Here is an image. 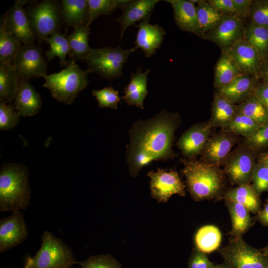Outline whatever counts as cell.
<instances>
[{
    "mask_svg": "<svg viewBox=\"0 0 268 268\" xmlns=\"http://www.w3.org/2000/svg\"><path fill=\"white\" fill-rule=\"evenodd\" d=\"M232 134L223 131L209 137L201 152V160L219 167L223 164L235 143Z\"/></svg>",
    "mask_w": 268,
    "mask_h": 268,
    "instance_id": "e0dca14e",
    "label": "cell"
},
{
    "mask_svg": "<svg viewBox=\"0 0 268 268\" xmlns=\"http://www.w3.org/2000/svg\"><path fill=\"white\" fill-rule=\"evenodd\" d=\"M254 94L261 101L268 111V85L261 83L256 87Z\"/></svg>",
    "mask_w": 268,
    "mask_h": 268,
    "instance_id": "c3c4849f",
    "label": "cell"
},
{
    "mask_svg": "<svg viewBox=\"0 0 268 268\" xmlns=\"http://www.w3.org/2000/svg\"><path fill=\"white\" fill-rule=\"evenodd\" d=\"M254 152L245 145L229 155L224 163V172L230 182L240 185L252 182L256 164Z\"/></svg>",
    "mask_w": 268,
    "mask_h": 268,
    "instance_id": "30bf717a",
    "label": "cell"
},
{
    "mask_svg": "<svg viewBox=\"0 0 268 268\" xmlns=\"http://www.w3.org/2000/svg\"><path fill=\"white\" fill-rule=\"evenodd\" d=\"M258 52L262 61L268 57V28L250 22L245 26L244 38Z\"/></svg>",
    "mask_w": 268,
    "mask_h": 268,
    "instance_id": "d6a6232c",
    "label": "cell"
},
{
    "mask_svg": "<svg viewBox=\"0 0 268 268\" xmlns=\"http://www.w3.org/2000/svg\"><path fill=\"white\" fill-rule=\"evenodd\" d=\"M76 264L70 248L61 239L45 231L34 256L26 258L22 268H71Z\"/></svg>",
    "mask_w": 268,
    "mask_h": 268,
    "instance_id": "5b68a950",
    "label": "cell"
},
{
    "mask_svg": "<svg viewBox=\"0 0 268 268\" xmlns=\"http://www.w3.org/2000/svg\"><path fill=\"white\" fill-rule=\"evenodd\" d=\"M42 51L33 44L22 45L13 63L19 79L44 78L47 75V63Z\"/></svg>",
    "mask_w": 268,
    "mask_h": 268,
    "instance_id": "9c48e42d",
    "label": "cell"
},
{
    "mask_svg": "<svg viewBox=\"0 0 268 268\" xmlns=\"http://www.w3.org/2000/svg\"><path fill=\"white\" fill-rule=\"evenodd\" d=\"M232 222V236H242L252 224L250 211L244 205L236 201L225 200Z\"/></svg>",
    "mask_w": 268,
    "mask_h": 268,
    "instance_id": "f1b7e54d",
    "label": "cell"
},
{
    "mask_svg": "<svg viewBox=\"0 0 268 268\" xmlns=\"http://www.w3.org/2000/svg\"><path fill=\"white\" fill-rule=\"evenodd\" d=\"M221 233L214 225H205L200 228L195 236L197 249L206 254L216 250L221 241Z\"/></svg>",
    "mask_w": 268,
    "mask_h": 268,
    "instance_id": "1f68e13d",
    "label": "cell"
},
{
    "mask_svg": "<svg viewBox=\"0 0 268 268\" xmlns=\"http://www.w3.org/2000/svg\"><path fill=\"white\" fill-rule=\"evenodd\" d=\"M89 34V26L81 25L74 28L73 32L67 36L70 50L68 55L72 59L84 60L92 50L88 44Z\"/></svg>",
    "mask_w": 268,
    "mask_h": 268,
    "instance_id": "83f0119b",
    "label": "cell"
},
{
    "mask_svg": "<svg viewBox=\"0 0 268 268\" xmlns=\"http://www.w3.org/2000/svg\"><path fill=\"white\" fill-rule=\"evenodd\" d=\"M159 0H130L123 8L122 14L117 20L121 27L120 39L130 26L137 21L149 18L151 12Z\"/></svg>",
    "mask_w": 268,
    "mask_h": 268,
    "instance_id": "ffe728a7",
    "label": "cell"
},
{
    "mask_svg": "<svg viewBox=\"0 0 268 268\" xmlns=\"http://www.w3.org/2000/svg\"><path fill=\"white\" fill-rule=\"evenodd\" d=\"M150 71L148 69L142 72L140 69L132 73L129 83L124 88V95L121 97L128 105L144 108V100L148 94L147 80Z\"/></svg>",
    "mask_w": 268,
    "mask_h": 268,
    "instance_id": "603a6c76",
    "label": "cell"
},
{
    "mask_svg": "<svg viewBox=\"0 0 268 268\" xmlns=\"http://www.w3.org/2000/svg\"><path fill=\"white\" fill-rule=\"evenodd\" d=\"M92 94L97 99L99 107L117 109L121 98L118 91L112 86L106 87L100 90H93Z\"/></svg>",
    "mask_w": 268,
    "mask_h": 268,
    "instance_id": "ab89813d",
    "label": "cell"
},
{
    "mask_svg": "<svg viewBox=\"0 0 268 268\" xmlns=\"http://www.w3.org/2000/svg\"><path fill=\"white\" fill-rule=\"evenodd\" d=\"M259 78H262V83L268 85V57L262 61L259 70Z\"/></svg>",
    "mask_w": 268,
    "mask_h": 268,
    "instance_id": "f907efd6",
    "label": "cell"
},
{
    "mask_svg": "<svg viewBox=\"0 0 268 268\" xmlns=\"http://www.w3.org/2000/svg\"><path fill=\"white\" fill-rule=\"evenodd\" d=\"M243 74L229 55L221 52L215 67L214 87L217 89L226 86Z\"/></svg>",
    "mask_w": 268,
    "mask_h": 268,
    "instance_id": "484cf974",
    "label": "cell"
},
{
    "mask_svg": "<svg viewBox=\"0 0 268 268\" xmlns=\"http://www.w3.org/2000/svg\"><path fill=\"white\" fill-rule=\"evenodd\" d=\"M237 106L217 92L214 94L209 122L212 127H226L237 113Z\"/></svg>",
    "mask_w": 268,
    "mask_h": 268,
    "instance_id": "d4e9b609",
    "label": "cell"
},
{
    "mask_svg": "<svg viewBox=\"0 0 268 268\" xmlns=\"http://www.w3.org/2000/svg\"><path fill=\"white\" fill-rule=\"evenodd\" d=\"M224 198L241 203L253 213H257L261 209L259 195L250 184H242L230 189Z\"/></svg>",
    "mask_w": 268,
    "mask_h": 268,
    "instance_id": "4316f807",
    "label": "cell"
},
{
    "mask_svg": "<svg viewBox=\"0 0 268 268\" xmlns=\"http://www.w3.org/2000/svg\"><path fill=\"white\" fill-rule=\"evenodd\" d=\"M29 172L17 163L2 164L0 171V211L25 210L30 204Z\"/></svg>",
    "mask_w": 268,
    "mask_h": 268,
    "instance_id": "7a4b0ae2",
    "label": "cell"
},
{
    "mask_svg": "<svg viewBox=\"0 0 268 268\" xmlns=\"http://www.w3.org/2000/svg\"><path fill=\"white\" fill-rule=\"evenodd\" d=\"M207 1L210 5L222 13L237 16V11L232 0H208Z\"/></svg>",
    "mask_w": 268,
    "mask_h": 268,
    "instance_id": "bcb514c9",
    "label": "cell"
},
{
    "mask_svg": "<svg viewBox=\"0 0 268 268\" xmlns=\"http://www.w3.org/2000/svg\"><path fill=\"white\" fill-rule=\"evenodd\" d=\"M131 0H88L89 19L87 26H89L97 18L102 15H109L117 9L122 8Z\"/></svg>",
    "mask_w": 268,
    "mask_h": 268,
    "instance_id": "8d00e7d4",
    "label": "cell"
},
{
    "mask_svg": "<svg viewBox=\"0 0 268 268\" xmlns=\"http://www.w3.org/2000/svg\"><path fill=\"white\" fill-rule=\"evenodd\" d=\"M196 9L201 37L214 28L226 15L203 0H201L198 3Z\"/></svg>",
    "mask_w": 268,
    "mask_h": 268,
    "instance_id": "4dcf8cb0",
    "label": "cell"
},
{
    "mask_svg": "<svg viewBox=\"0 0 268 268\" xmlns=\"http://www.w3.org/2000/svg\"><path fill=\"white\" fill-rule=\"evenodd\" d=\"M61 13L67 26L74 28L87 25L89 14L88 0H63Z\"/></svg>",
    "mask_w": 268,
    "mask_h": 268,
    "instance_id": "cb8c5ba5",
    "label": "cell"
},
{
    "mask_svg": "<svg viewBox=\"0 0 268 268\" xmlns=\"http://www.w3.org/2000/svg\"><path fill=\"white\" fill-rule=\"evenodd\" d=\"M27 16L35 37L44 40L58 32L62 16L56 1L42 0L30 9Z\"/></svg>",
    "mask_w": 268,
    "mask_h": 268,
    "instance_id": "ba28073f",
    "label": "cell"
},
{
    "mask_svg": "<svg viewBox=\"0 0 268 268\" xmlns=\"http://www.w3.org/2000/svg\"><path fill=\"white\" fill-rule=\"evenodd\" d=\"M258 79L247 74H243L228 85L216 89V92L232 103L239 104L254 94Z\"/></svg>",
    "mask_w": 268,
    "mask_h": 268,
    "instance_id": "7402d4cb",
    "label": "cell"
},
{
    "mask_svg": "<svg viewBox=\"0 0 268 268\" xmlns=\"http://www.w3.org/2000/svg\"><path fill=\"white\" fill-rule=\"evenodd\" d=\"M19 78L13 66L0 62V99L9 103L14 100Z\"/></svg>",
    "mask_w": 268,
    "mask_h": 268,
    "instance_id": "f546056e",
    "label": "cell"
},
{
    "mask_svg": "<svg viewBox=\"0 0 268 268\" xmlns=\"http://www.w3.org/2000/svg\"><path fill=\"white\" fill-rule=\"evenodd\" d=\"M237 16L243 19L249 17L253 0H232Z\"/></svg>",
    "mask_w": 268,
    "mask_h": 268,
    "instance_id": "7dc6e473",
    "label": "cell"
},
{
    "mask_svg": "<svg viewBox=\"0 0 268 268\" xmlns=\"http://www.w3.org/2000/svg\"><path fill=\"white\" fill-rule=\"evenodd\" d=\"M219 253L232 268H268V255L248 244L241 236H232Z\"/></svg>",
    "mask_w": 268,
    "mask_h": 268,
    "instance_id": "52a82bcc",
    "label": "cell"
},
{
    "mask_svg": "<svg viewBox=\"0 0 268 268\" xmlns=\"http://www.w3.org/2000/svg\"><path fill=\"white\" fill-rule=\"evenodd\" d=\"M93 71L83 70L74 59L69 60L66 67L60 72L47 75L42 86L49 89L57 101L71 104L78 93L88 84V75Z\"/></svg>",
    "mask_w": 268,
    "mask_h": 268,
    "instance_id": "277c9868",
    "label": "cell"
},
{
    "mask_svg": "<svg viewBox=\"0 0 268 268\" xmlns=\"http://www.w3.org/2000/svg\"><path fill=\"white\" fill-rule=\"evenodd\" d=\"M44 41L50 45L49 50L45 52L48 61H51L55 57H58L61 66H67L68 62L66 60V57L69 54L70 50L66 33L61 34L59 32H55Z\"/></svg>",
    "mask_w": 268,
    "mask_h": 268,
    "instance_id": "e575fe53",
    "label": "cell"
},
{
    "mask_svg": "<svg viewBox=\"0 0 268 268\" xmlns=\"http://www.w3.org/2000/svg\"><path fill=\"white\" fill-rule=\"evenodd\" d=\"M237 111L260 123H268V111L254 94L237 105Z\"/></svg>",
    "mask_w": 268,
    "mask_h": 268,
    "instance_id": "d590c367",
    "label": "cell"
},
{
    "mask_svg": "<svg viewBox=\"0 0 268 268\" xmlns=\"http://www.w3.org/2000/svg\"><path fill=\"white\" fill-rule=\"evenodd\" d=\"M224 52L229 55L243 74L259 78L262 60L257 50L244 38Z\"/></svg>",
    "mask_w": 268,
    "mask_h": 268,
    "instance_id": "9a60e30c",
    "label": "cell"
},
{
    "mask_svg": "<svg viewBox=\"0 0 268 268\" xmlns=\"http://www.w3.org/2000/svg\"><path fill=\"white\" fill-rule=\"evenodd\" d=\"M216 268H232L228 264L225 263L220 265H216Z\"/></svg>",
    "mask_w": 268,
    "mask_h": 268,
    "instance_id": "f5cc1de1",
    "label": "cell"
},
{
    "mask_svg": "<svg viewBox=\"0 0 268 268\" xmlns=\"http://www.w3.org/2000/svg\"><path fill=\"white\" fill-rule=\"evenodd\" d=\"M137 49L124 50L120 47L92 49L84 59L89 69L101 77L113 79L121 77L130 55Z\"/></svg>",
    "mask_w": 268,
    "mask_h": 268,
    "instance_id": "8992f818",
    "label": "cell"
},
{
    "mask_svg": "<svg viewBox=\"0 0 268 268\" xmlns=\"http://www.w3.org/2000/svg\"><path fill=\"white\" fill-rule=\"evenodd\" d=\"M216 266L209 260L206 255L196 249L190 260L189 268H216Z\"/></svg>",
    "mask_w": 268,
    "mask_h": 268,
    "instance_id": "f6af8a7d",
    "label": "cell"
},
{
    "mask_svg": "<svg viewBox=\"0 0 268 268\" xmlns=\"http://www.w3.org/2000/svg\"><path fill=\"white\" fill-rule=\"evenodd\" d=\"M14 101L16 110L22 117L37 114L42 106L40 95L28 79H19L18 87Z\"/></svg>",
    "mask_w": 268,
    "mask_h": 268,
    "instance_id": "d6986e66",
    "label": "cell"
},
{
    "mask_svg": "<svg viewBox=\"0 0 268 268\" xmlns=\"http://www.w3.org/2000/svg\"><path fill=\"white\" fill-rule=\"evenodd\" d=\"M263 253L268 255V245L260 250Z\"/></svg>",
    "mask_w": 268,
    "mask_h": 268,
    "instance_id": "db71d44e",
    "label": "cell"
},
{
    "mask_svg": "<svg viewBox=\"0 0 268 268\" xmlns=\"http://www.w3.org/2000/svg\"><path fill=\"white\" fill-rule=\"evenodd\" d=\"M178 114L162 110L146 120L136 121L129 131L130 142L126 159L132 177L153 161H166L176 156L172 150Z\"/></svg>",
    "mask_w": 268,
    "mask_h": 268,
    "instance_id": "6da1fadb",
    "label": "cell"
},
{
    "mask_svg": "<svg viewBox=\"0 0 268 268\" xmlns=\"http://www.w3.org/2000/svg\"><path fill=\"white\" fill-rule=\"evenodd\" d=\"M26 0H16L1 17L6 29L22 45L33 44L35 36L23 5Z\"/></svg>",
    "mask_w": 268,
    "mask_h": 268,
    "instance_id": "4fadbf2b",
    "label": "cell"
},
{
    "mask_svg": "<svg viewBox=\"0 0 268 268\" xmlns=\"http://www.w3.org/2000/svg\"><path fill=\"white\" fill-rule=\"evenodd\" d=\"M147 175L150 179L151 195L159 202H166L175 194L185 195V186L176 171L158 168Z\"/></svg>",
    "mask_w": 268,
    "mask_h": 268,
    "instance_id": "7c38bea8",
    "label": "cell"
},
{
    "mask_svg": "<svg viewBox=\"0 0 268 268\" xmlns=\"http://www.w3.org/2000/svg\"><path fill=\"white\" fill-rule=\"evenodd\" d=\"M76 264L81 268H118L114 260L106 255L90 257L85 261L76 262Z\"/></svg>",
    "mask_w": 268,
    "mask_h": 268,
    "instance_id": "ee69618b",
    "label": "cell"
},
{
    "mask_svg": "<svg viewBox=\"0 0 268 268\" xmlns=\"http://www.w3.org/2000/svg\"><path fill=\"white\" fill-rule=\"evenodd\" d=\"M28 236V229L22 213L12 212L0 219V252H6L22 243Z\"/></svg>",
    "mask_w": 268,
    "mask_h": 268,
    "instance_id": "5bb4252c",
    "label": "cell"
},
{
    "mask_svg": "<svg viewBox=\"0 0 268 268\" xmlns=\"http://www.w3.org/2000/svg\"><path fill=\"white\" fill-rule=\"evenodd\" d=\"M244 145L254 152L268 147V123L264 124L252 134L245 138Z\"/></svg>",
    "mask_w": 268,
    "mask_h": 268,
    "instance_id": "60d3db41",
    "label": "cell"
},
{
    "mask_svg": "<svg viewBox=\"0 0 268 268\" xmlns=\"http://www.w3.org/2000/svg\"><path fill=\"white\" fill-rule=\"evenodd\" d=\"M256 218L262 224L268 227V200L263 208L257 213Z\"/></svg>",
    "mask_w": 268,
    "mask_h": 268,
    "instance_id": "681fc988",
    "label": "cell"
},
{
    "mask_svg": "<svg viewBox=\"0 0 268 268\" xmlns=\"http://www.w3.org/2000/svg\"><path fill=\"white\" fill-rule=\"evenodd\" d=\"M245 26L239 16L226 14L214 28L201 38L214 43L224 52L244 39Z\"/></svg>",
    "mask_w": 268,
    "mask_h": 268,
    "instance_id": "8fae6325",
    "label": "cell"
},
{
    "mask_svg": "<svg viewBox=\"0 0 268 268\" xmlns=\"http://www.w3.org/2000/svg\"><path fill=\"white\" fill-rule=\"evenodd\" d=\"M20 115L14 106L0 99V129L10 131L19 122Z\"/></svg>",
    "mask_w": 268,
    "mask_h": 268,
    "instance_id": "f35d334b",
    "label": "cell"
},
{
    "mask_svg": "<svg viewBox=\"0 0 268 268\" xmlns=\"http://www.w3.org/2000/svg\"><path fill=\"white\" fill-rule=\"evenodd\" d=\"M138 30L134 42L135 47L141 49L146 58L154 55L162 43L166 34L164 30L159 25H152L149 18L141 21L137 25Z\"/></svg>",
    "mask_w": 268,
    "mask_h": 268,
    "instance_id": "ac0fdd59",
    "label": "cell"
},
{
    "mask_svg": "<svg viewBox=\"0 0 268 268\" xmlns=\"http://www.w3.org/2000/svg\"><path fill=\"white\" fill-rule=\"evenodd\" d=\"M258 162H261L268 167V151H265L260 154Z\"/></svg>",
    "mask_w": 268,
    "mask_h": 268,
    "instance_id": "816d5d0a",
    "label": "cell"
},
{
    "mask_svg": "<svg viewBox=\"0 0 268 268\" xmlns=\"http://www.w3.org/2000/svg\"><path fill=\"white\" fill-rule=\"evenodd\" d=\"M212 128L208 121L194 125L186 130L177 142L183 155L193 158L202 152L209 137Z\"/></svg>",
    "mask_w": 268,
    "mask_h": 268,
    "instance_id": "2e32d148",
    "label": "cell"
},
{
    "mask_svg": "<svg viewBox=\"0 0 268 268\" xmlns=\"http://www.w3.org/2000/svg\"><path fill=\"white\" fill-rule=\"evenodd\" d=\"M252 186L259 195L268 191V167L263 163H256L252 179Z\"/></svg>",
    "mask_w": 268,
    "mask_h": 268,
    "instance_id": "7bdbcfd3",
    "label": "cell"
},
{
    "mask_svg": "<svg viewBox=\"0 0 268 268\" xmlns=\"http://www.w3.org/2000/svg\"><path fill=\"white\" fill-rule=\"evenodd\" d=\"M249 17L250 22L268 28V0L253 1Z\"/></svg>",
    "mask_w": 268,
    "mask_h": 268,
    "instance_id": "b9f144b4",
    "label": "cell"
},
{
    "mask_svg": "<svg viewBox=\"0 0 268 268\" xmlns=\"http://www.w3.org/2000/svg\"><path fill=\"white\" fill-rule=\"evenodd\" d=\"M173 9L175 23L181 30L201 37L196 6L190 0H166Z\"/></svg>",
    "mask_w": 268,
    "mask_h": 268,
    "instance_id": "44dd1931",
    "label": "cell"
},
{
    "mask_svg": "<svg viewBox=\"0 0 268 268\" xmlns=\"http://www.w3.org/2000/svg\"><path fill=\"white\" fill-rule=\"evenodd\" d=\"M263 124L243 114L237 113L223 130L242 135L244 138H246L252 134Z\"/></svg>",
    "mask_w": 268,
    "mask_h": 268,
    "instance_id": "74e56055",
    "label": "cell"
},
{
    "mask_svg": "<svg viewBox=\"0 0 268 268\" xmlns=\"http://www.w3.org/2000/svg\"><path fill=\"white\" fill-rule=\"evenodd\" d=\"M20 44L5 28L2 17L0 23V62L13 65Z\"/></svg>",
    "mask_w": 268,
    "mask_h": 268,
    "instance_id": "836d02e7",
    "label": "cell"
},
{
    "mask_svg": "<svg viewBox=\"0 0 268 268\" xmlns=\"http://www.w3.org/2000/svg\"><path fill=\"white\" fill-rule=\"evenodd\" d=\"M181 161L184 164L182 173L194 199H210L220 193L223 185L224 172L219 166L194 158Z\"/></svg>",
    "mask_w": 268,
    "mask_h": 268,
    "instance_id": "3957f363",
    "label": "cell"
}]
</instances>
